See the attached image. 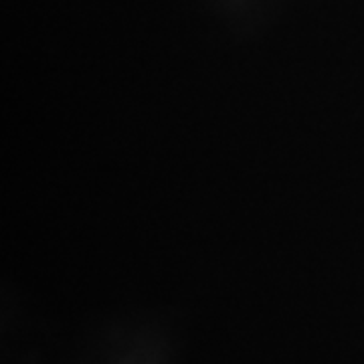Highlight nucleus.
I'll list each match as a JSON object with an SVG mask.
<instances>
[]
</instances>
